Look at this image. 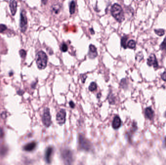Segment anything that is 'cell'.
<instances>
[{"mask_svg": "<svg viewBox=\"0 0 166 165\" xmlns=\"http://www.w3.org/2000/svg\"><path fill=\"white\" fill-rule=\"evenodd\" d=\"M111 15L119 22H122L125 19L124 12L120 5L115 4L111 8Z\"/></svg>", "mask_w": 166, "mask_h": 165, "instance_id": "1", "label": "cell"}, {"mask_svg": "<svg viewBox=\"0 0 166 165\" xmlns=\"http://www.w3.org/2000/svg\"><path fill=\"white\" fill-rule=\"evenodd\" d=\"M48 62V57L45 53L40 51L36 55V64L38 68L39 69H45Z\"/></svg>", "mask_w": 166, "mask_h": 165, "instance_id": "2", "label": "cell"}, {"mask_svg": "<svg viewBox=\"0 0 166 165\" xmlns=\"http://www.w3.org/2000/svg\"><path fill=\"white\" fill-rule=\"evenodd\" d=\"M78 144L80 150L90 151L91 149L92 145L90 142L82 134H79L78 136Z\"/></svg>", "mask_w": 166, "mask_h": 165, "instance_id": "3", "label": "cell"}, {"mask_svg": "<svg viewBox=\"0 0 166 165\" xmlns=\"http://www.w3.org/2000/svg\"><path fill=\"white\" fill-rule=\"evenodd\" d=\"M61 157L65 164H71L73 161L72 154L70 150L65 149L61 152Z\"/></svg>", "mask_w": 166, "mask_h": 165, "instance_id": "4", "label": "cell"}, {"mask_svg": "<svg viewBox=\"0 0 166 165\" xmlns=\"http://www.w3.org/2000/svg\"><path fill=\"white\" fill-rule=\"evenodd\" d=\"M20 16V30L22 32L24 33L27 30V18L26 16V11L24 10H23L21 13Z\"/></svg>", "mask_w": 166, "mask_h": 165, "instance_id": "5", "label": "cell"}, {"mask_svg": "<svg viewBox=\"0 0 166 165\" xmlns=\"http://www.w3.org/2000/svg\"><path fill=\"white\" fill-rule=\"evenodd\" d=\"M42 122L44 125L46 127H49L52 124L51 116L50 113L49 108H46L44 110L43 114L42 115Z\"/></svg>", "mask_w": 166, "mask_h": 165, "instance_id": "6", "label": "cell"}, {"mask_svg": "<svg viewBox=\"0 0 166 165\" xmlns=\"http://www.w3.org/2000/svg\"><path fill=\"white\" fill-rule=\"evenodd\" d=\"M66 112L65 110L63 109L60 110L56 115V120L58 124L62 126L65 124L66 121Z\"/></svg>", "mask_w": 166, "mask_h": 165, "instance_id": "7", "label": "cell"}, {"mask_svg": "<svg viewBox=\"0 0 166 165\" xmlns=\"http://www.w3.org/2000/svg\"><path fill=\"white\" fill-rule=\"evenodd\" d=\"M147 64L149 66H153L154 68H157L158 66L157 60L154 54H151L147 60Z\"/></svg>", "mask_w": 166, "mask_h": 165, "instance_id": "8", "label": "cell"}, {"mask_svg": "<svg viewBox=\"0 0 166 165\" xmlns=\"http://www.w3.org/2000/svg\"><path fill=\"white\" fill-rule=\"evenodd\" d=\"M88 55H89L90 58L92 59L95 58L97 56L98 53L97 52V48L95 46L93 45H90L89 52Z\"/></svg>", "mask_w": 166, "mask_h": 165, "instance_id": "9", "label": "cell"}, {"mask_svg": "<svg viewBox=\"0 0 166 165\" xmlns=\"http://www.w3.org/2000/svg\"><path fill=\"white\" fill-rule=\"evenodd\" d=\"M53 152V149L52 147H48L45 152V160L47 163H50L51 162V156Z\"/></svg>", "mask_w": 166, "mask_h": 165, "instance_id": "10", "label": "cell"}, {"mask_svg": "<svg viewBox=\"0 0 166 165\" xmlns=\"http://www.w3.org/2000/svg\"><path fill=\"white\" fill-rule=\"evenodd\" d=\"M9 7L11 14L12 16H15L17 9V2L16 0H10Z\"/></svg>", "mask_w": 166, "mask_h": 165, "instance_id": "11", "label": "cell"}, {"mask_svg": "<svg viewBox=\"0 0 166 165\" xmlns=\"http://www.w3.org/2000/svg\"><path fill=\"white\" fill-rule=\"evenodd\" d=\"M121 125V121L120 118L118 116H116L114 118L112 122L113 128L115 129H117L120 128Z\"/></svg>", "mask_w": 166, "mask_h": 165, "instance_id": "12", "label": "cell"}, {"mask_svg": "<svg viewBox=\"0 0 166 165\" xmlns=\"http://www.w3.org/2000/svg\"><path fill=\"white\" fill-rule=\"evenodd\" d=\"M36 143L35 142H32L28 143L27 144L25 145L23 149L25 151L27 152H30L35 149V148L36 147Z\"/></svg>", "mask_w": 166, "mask_h": 165, "instance_id": "13", "label": "cell"}, {"mask_svg": "<svg viewBox=\"0 0 166 165\" xmlns=\"http://www.w3.org/2000/svg\"><path fill=\"white\" fill-rule=\"evenodd\" d=\"M145 115L146 117L149 119H152L153 116H154V112L150 107L147 108L145 110Z\"/></svg>", "mask_w": 166, "mask_h": 165, "instance_id": "14", "label": "cell"}, {"mask_svg": "<svg viewBox=\"0 0 166 165\" xmlns=\"http://www.w3.org/2000/svg\"><path fill=\"white\" fill-rule=\"evenodd\" d=\"M75 2L74 0L71 1L69 5V12L71 15H72L75 13Z\"/></svg>", "mask_w": 166, "mask_h": 165, "instance_id": "15", "label": "cell"}, {"mask_svg": "<svg viewBox=\"0 0 166 165\" xmlns=\"http://www.w3.org/2000/svg\"><path fill=\"white\" fill-rule=\"evenodd\" d=\"M127 40V37L126 36H123L121 40V45L124 48H127L126 42Z\"/></svg>", "mask_w": 166, "mask_h": 165, "instance_id": "16", "label": "cell"}, {"mask_svg": "<svg viewBox=\"0 0 166 165\" xmlns=\"http://www.w3.org/2000/svg\"><path fill=\"white\" fill-rule=\"evenodd\" d=\"M127 46L128 48L131 49L135 48L136 46V42L133 40H131L128 42Z\"/></svg>", "mask_w": 166, "mask_h": 165, "instance_id": "17", "label": "cell"}, {"mask_svg": "<svg viewBox=\"0 0 166 165\" xmlns=\"http://www.w3.org/2000/svg\"><path fill=\"white\" fill-rule=\"evenodd\" d=\"M155 33L158 35V36H161L165 34V30L162 29H155L154 30Z\"/></svg>", "mask_w": 166, "mask_h": 165, "instance_id": "18", "label": "cell"}, {"mask_svg": "<svg viewBox=\"0 0 166 165\" xmlns=\"http://www.w3.org/2000/svg\"><path fill=\"white\" fill-rule=\"evenodd\" d=\"M89 90L91 91V92H93L94 90H96L97 89V84H96V83L94 82H91L89 86Z\"/></svg>", "mask_w": 166, "mask_h": 165, "instance_id": "19", "label": "cell"}, {"mask_svg": "<svg viewBox=\"0 0 166 165\" xmlns=\"http://www.w3.org/2000/svg\"><path fill=\"white\" fill-rule=\"evenodd\" d=\"M53 12H54L55 14H58L59 12L60 7L58 5H53L52 7Z\"/></svg>", "mask_w": 166, "mask_h": 165, "instance_id": "20", "label": "cell"}, {"mask_svg": "<svg viewBox=\"0 0 166 165\" xmlns=\"http://www.w3.org/2000/svg\"><path fill=\"white\" fill-rule=\"evenodd\" d=\"M61 50L62 52H67L68 51V46L66 45L65 43H63L61 46Z\"/></svg>", "mask_w": 166, "mask_h": 165, "instance_id": "21", "label": "cell"}, {"mask_svg": "<svg viewBox=\"0 0 166 165\" xmlns=\"http://www.w3.org/2000/svg\"><path fill=\"white\" fill-rule=\"evenodd\" d=\"M7 30V27L6 25L3 24H0V33L3 32Z\"/></svg>", "mask_w": 166, "mask_h": 165, "instance_id": "22", "label": "cell"}, {"mask_svg": "<svg viewBox=\"0 0 166 165\" xmlns=\"http://www.w3.org/2000/svg\"><path fill=\"white\" fill-rule=\"evenodd\" d=\"M160 48L162 50H165L166 48V37L164 38V40L163 41V42L162 43V44L160 45Z\"/></svg>", "mask_w": 166, "mask_h": 165, "instance_id": "23", "label": "cell"}, {"mask_svg": "<svg viewBox=\"0 0 166 165\" xmlns=\"http://www.w3.org/2000/svg\"><path fill=\"white\" fill-rule=\"evenodd\" d=\"M109 102L110 103V104H115V98L114 96H113L112 94H111L109 96Z\"/></svg>", "mask_w": 166, "mask_h": 165, "instance_id": "24", "label": "cell"}, {"mask_svg": "<svg viewBox=\"0 0 166 165\" xmlns=\"http://www.w3.org/2000/svg\"><path fill=\"white\" fill-rule=\"evenodd\" d=\"M20 56L22 58H24L25 57H26V52L25 50H20Z\"/></svg>", "mask_w": 166, "mask_h": 165, "instance_id": "25", "label": "cell"}, {"mask_svg": "<svg viewBox=\"0 0 166 165\" xmlns=\"http://www.w3.org/2000/svg\"><path fill=\"white\" fill-rule=\"evenodd\" d=\"M6 151H7V149L5 148L4 147H3L0 149V154L4 155L6 153Z\"/></svg>", "mask_w": 166, "mask_h": 165, "instance_id": "26", "label": "cell"}, {"mask_svg": "<svg viewBox=\"0 0 166 165\" xmlns=\"http://www.w3.org/2000/svg\"><path fill=\"white\" fill-rule=\"evenodd\" d=\"M161 78L162 79L166 81V72H164L162 75H161Z\"/></svg>", "mask_w": 166, "mask_h": 165, "instance_id": "27", "label": "cell"}, {"mask_svg": "<svg viewBox=\"0 0 166 165\" xmlns=\"http://www.w3.org/2000/svg\"><path fill=\"white\" fill-rule=\"evenodd\" d=\"M69 106H70V108H74L75 107V104H74V102H73V101H71L69 102Z\"/></svg>", "mask_w": 166, "mask_h": 165, "instance_id": "28", "label": "cell"}, {"mask_svg": "<svg viewBox=\"0 0 166 165\" xmlns=\"http://www.w3.org/2000/svg\"><path fill=\"white\" fill-rule=\"evenodd\" d=\"M4 136V132L3 130L0 128V138H2Z\"/></svg>", "mask_w": 166, "mask_h": 165, "instance_id": "29", "label": "cell"}, {"mask_svg": "<svg viewBox=\"0 0 166 165\" xmlns=\"http://www.w3.org/2000/svg\"><path fill=\"white\" fill-rule=\"evenodd\" d=\"M41 2H42V3L43 4L45 5V4H47V2H48V0H41Z\"/></svg>", "mask_w": 166, "mask_h": 165, "instance_id": "30", "label": "cell"}, {"mask_svg": "<svg viewBox=\"0 0 166 165\" xmlns=\"http://www.w3.org/2000/svg\"><path fill=\"white\" fill-rule=\"evenodd\" d=\"M90 32H91V33L92 34H95V32H94V30H93V29H92V28H91V29H90Z\"/></svg>", "mask_w": 166, "mask_h": 165, "instance_id": "31", "label": "cell"}, {"mask_svg": "<svg viewBox=\"0 0 166 165\" xmlns=\"http://www.w3.org/2000/svg\"></svg>", "mask_w": 166, "mask_h": 165, "instance_id": "32", "label": "cell"}]
</instances>
